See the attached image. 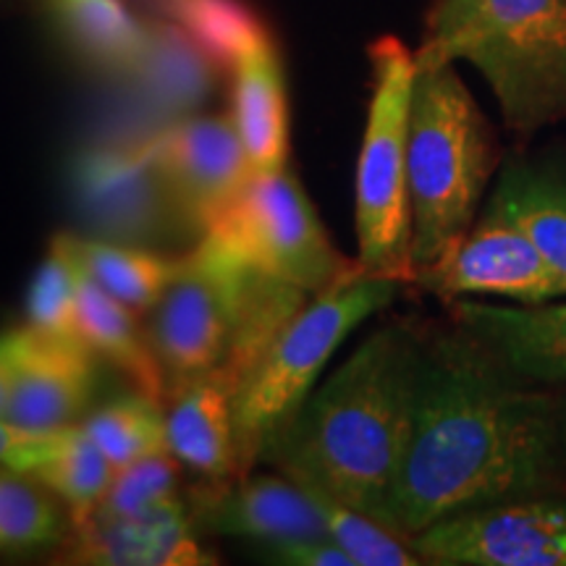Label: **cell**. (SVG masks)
<instances>
[{"label": "cell", "mask_w": 566, "mask_h": 566, "mask_svg": "<svg viewBox=\"0 0 566 566\" xmlns=\"http://www.w3.org/2000/svg\"><path fill=\"white\" fill-rule=\"evenodd\" d=\"M179 467L171 451L137 459L116 472L108 493L92 514L134 516L174 499L179 488Z\"/></svg>", "instance_id": "obj_30"}, {"label": "cell", "mask_w": 566, "mask_h": 566, "mask_svg": "<svg viewBox=\"0 0 566 566\" xmlns=\"http://www.w3.org/2000/svg\"><path fill=\"white\" fill-rule=\"evenodd\" d=\"M407 541L438 566H566V499L548 493L470 509Z\"/></svg>", "instance_id": "obj_10"}, {"label": "cell", "mask_w": 566, "mask_h": 566, "mask_svg": "<svg viewBox=\"0 0 566 566\" xmlns=\"http://www.w3.org/2000/svg\"><path fill=\"white\" fill-rule=\"evenodd\" d=\"M415 283L446 302L478 294L514 304L566 300V283L493 200L436 265L415 275Z\"/></svg>", "instance_id": "obj_11"}, {"label": "cell", "mask_w": 566, "mask_h": 566, "mask_svg": "<svg viewBox=\"0 0 566 566\" xmlns=\"http://www.w3.org/2000/svg\"><path fill=\"white\" fill-rule=\"evenodd\" d=\"M80 281L82 268L61 239L53 237L51 252L34 273L27 296V325L45 336L84 342L80 331Z\"/></svg>", "instance_id": "obj_28"}, {"label": "cell", "mask_w": 566, "mask_h": 566, "mask_svg": "<svg viewBox=\"0 0 566 566\" xmlns=\"http://www.w3.org/2000/svg\"><path fill=\"white\" fill-rule=\"evenodd\" d=\"M116 472L118 470L103 454L101 446L92 441L82 422H76L66 430L59 451L45 464H40L32 478H38L59 495L69 509L71 525H74V522L87 520L101 506Z\"/></svg>", "instance_id": "obj_26"}, {"label": "cell", "mask_w": 566, "mask_h": 566, "mask_svg": "<svg viewBox=\"0 0 566 566\" xmlns=\"http://www.w3.org/2000/svg\"><path fill=\"white\" fill-rule=\"evenodd\" d=\"M116 470L166 449V409L145 394H124L97 407L82 422Z\"/></svg>", "instance_id": "obj_27"}, {"label": "cell", "mask_w": 566, "mask_h": 566, "mask_svg": "<svg viewBox=\"0 0 566 566\" xmlns=\"http://www.w3.org/2000/svg\"><path fill=\"white\" fill-rule=\"evenodd\" d=\"M195 527L210 535H244L254 541L328 537L313 493L292 478L239 475L223 483L205 480L187 499Z\"/></svg>", "instance_id": "obj_15"}, {"label": "cell", "mask_w": 566, "mask_h": 566, "mask_svg": "<svg viewBox=\"0 0 566 566\" xmlns=\"http://www.w3.org/2000/svg\"><path fill=\"white\" fill-rule=\"evenodd\" d=\"M415 59L472 63L516 134L566 118V0H438Z\"/></svg>", "instance_id": "obj_3"}, {"label": "cell", "mask_w": 566, "mask_h": 566, "mask_svg": "<svg viewBox=\"0 0 566 566\" xmlns=\"http://www.w3.org/2000/svg\"><path fill=\"white\" fill-rule=\"evenodd\" d=\"M63 247L76 260V265L90 275L97 286L132 310H153L163 292L171 286L181 268V258L145 250V247L105 242L95 237L59 233Z\"/></svg>", "instance_id": "obj_22"}, {"label": "cell", "mask_w": 566, "mask_h": 566, "mask_svg": "<svg viewBox=\"0 0 566 566\" xmlns=\"http://www.w3.org/2000/svg\"><path fill=\"white\" fill-rule=\"evenodd\" d=\"M420 359L422 336L412 325L378 328L310 394L263 462L378 520L412 433Z\"/></svg>", "instance_id": "obj_2"}, {"label": "cell", "mask_w": 566, "mask_h": 566, "mask_svg": "<svg viewBox=\"0 0 566 566\" xmlns=\"http://www.w3.org/2000/svg\"><path fill=\"white\" fill-rule=\"evenodd\" d=\"M168 195L197 237H205L252 176L237 126L226 116H184L147 134Z\"/></svg>", "instance_id": "obj_12"}, {"label": "cell", "mask_w": 566, "mask_h": 566, "mask_svg": "<svg viewBox=\"0 0 566 566\" xmlns=\"http://www.w3.org/2000/svg\"><path fill=\"white\" fill-rule=\"evenodd\" d=\"M160 19L171 21L202 48L221 71L273 42L265 21L247 0H150Z\"/></svg>", "instance_id": "obj_24"}, {"label": "cell", "mask_w": 566, "mask_h": 566, "mask_svg": "<svg viewBox=\"0 0 566 566\" xmlns=\"http://www.w3.org/2000/svg\"><path fill=\"white\" fill-rule=\"evenodd\" d=\"M13 380V331L0 334V417L6 420V407H9Z\"/></svg>", "instance_id": "obj_33"}, {"label": "cell", "mask_w": 566, "mask_h": 566, "mask_svg": "<svg viewBox=\"0 0 566 566\" xmlns=\"http://www.w3.org/2000/svg\"><path fill=\"white\" fill-rule=\"evenodd\" d=\"M55 30L84 66L129 76L150 42V24L122 0H51Z\"/></svg>", "instance_id": "obj_21"}, {"label": "cell", "mask_w": 566, "mask_h": 566, "mask_svg": "<svg viewBox=\"0 0 566 566\" xmlns=\"http://www.w3.org/2000/svg\"><path fill=\"white\" fill-rule=\"evenodd\" d=\"M101 357L87 342L13 331V380L6 420L34 433L76 424L97 391Z\"/></svg>", "instance_id": "obj_13"}, {"label": "cell", "mask_w": 566, "mask_h": 566, "mask_svg": "<svg viewBox=\"0 0 566 566\" xmlns=\"http://www.w3.org/2000/svg\"><path fill=\"white\" fill-rule=\"evenodd\" d=\"M454 323L478 336L520 378L566 384V302L485 304L454 300Z\"/></svg>", "instance_id": "obj_16"}, {"label": "cell", "mask_w": 566, "mask_h": 566, "mask_svg": "<svg viewBox=\"0 0 566 566\" xmlns=\"http://www.w3.org/2000/svg\"><path fill=\"white\" fill-rule=\"evenodd\" d=\"M205 237L313 296L363 268L336 250L289 168L252 171Z\"/></svg>", "instance_id": "obj_7"}, {"label": "cell", "mask_w": 566, "mask_h": 566, "mask_svg": "<svg viewBox=\"0 0 566 566\" xmlns=\"http://www.w3.org/2000/svg\"><path fill=\"white\" fill-rule=\"evenodd\" d=\"M562 446H566V409H562Z\"/></svg>", "instance_id": "obj_34"}, {"label": "cell", "mask_w": 566, "mask_h": 566, "mask_svg": "<svg viewBox=\"0 0 566 566\" xmlns=\"http://www.w3.org/2000/svg\"><path fill=\"white\" fill-rule=\"evenodd\" d=\"M166 449L210 483L239 478L233 391L221 378L205 375L168 399Z\"/></svg>", "instance_id": "obj_17"}, {"label": "cell", "mask_w": 566, "mask_h": 566, "mask_svg": "<svg viewBox=\"0 0 566 566\" xmlns=\"http://www.w3.org/2000/svg\"><path fill=\"white\" fill-rule=\"evenodd\" d=\"M137 310L111 296L82 271L80 281V331L97 357L116 367L139 394L166 401V373L153 349L147 325L137 321Z\"/></svg>", "instance_id": "obj_20"}, {"label": "cell", "mask_w": 566, "mask_h": 566, "mask_svg": "<svg viewBox=\"0 0 566 566\" xmlns=\"http://www.w3.org/2000/svg\"><path fill=\"white\" fill-rule=\"evenodd\" d=\"M495 163L491 126L454 63L417 69L407 145L415 275L470 231Z\"/></svg>", "instance_id": "obj_4"}, {"label": "cell", "mask_w": 566, "mask_h": 566, "mask_svg": "<svg viewBox=\"0 0 566 566\" xmlns=\"http://www.w3.org/2000/svg\"><path fill=\"white\" fill-rule=\"evenodd\" d=\"M66 430L69 428L53 430V433H34V430H24L0 417V464L6 470L32 475L40 464H45L59 451Z\"/></svg>", "instance_id": "obj_31"}, {"label": "cell", "mask_w": 566, "mask_h": 566, "mask_svg": "<svg viewBox=\"0 0 566 566\" xmlns=\"http://www.w3.org/2000/svg\"><path fill=\"white\" fill-rule=\"evenodd\" d=\"M71 189L95 239L155 252L200 242L176 210L147 137L84 147L71 163Z\"/></svg>", "instance_id": "obj_9"}, {"label": "cell", "mask_w": 566, "mask_h": 566, "mask_svg": "<svg viewBox=\"0 0 566 566\" xmlns=\"http://www.w3.org/2000/svg\"><path fill=\"white\" fill-rule=\"evenodd\" d=\"M422 338L412 433L378 522L401 537L470 509L548 495L562 409L470 331Z\"/></svg>", "instance_id": "obj_1"}, {"label": "cell", "mask_w": 566, "mask_h": 566, "mask_svg": "<svg viewBox=\"0 0 566 566\" xmlns=\"http://www.w3.org/2000/svg\"><path fill=\"white\" fill-rule=\"evenodd\" d=\"M491 200L527 233L566 283V174L556 168L514 166L501 176Z\"/></svg>", "instance_id": "obj_23"}, {"label": "cell", "mask_w": 566, "mask_h": 566, "mask_svg": "<svg viewBox=\"0 0 566 566\" xmlns=\"http://www.w3.org/2000/svg\"><path fill=\"white\" fill-rule=\"evenodd\" d=\"M260 554L273 564L289 566H354L352 558L331 537H283V541H260Z\"/></svg>", "instance_id": "obj_32"}, {"label": "cell", "mask_w": 566, "mask_h": 566, "mask_svg": "<svg viewBox=\"0 0 566 566\" xmlns=\"http://www.w3.org/2000/svg\"><path fill=\"white\" fill-rule=\"evenodd\" d=\"M401 286L396 279L359 268L325 292L315 294L275 336L263 357L233 391V433H237L239 475L263 462L265 451L315 391L323 367L344 338L386 310Z\"/></svg>", "instance_id": "obj_5"}, {"label": "cell", "mask_w": 566, "mask_h": 566, "mask_svg": "<svg viewBox=\"0 0 566 566\" xmlns=\"http://www.w3.org/2000/svg\"><path fill=\"white\" fill-rule=\"evenodd\" d=\"M231 122L252 171H281L289 160V105L275 42L244 55L233 69Z\"/></svg>", "instance_id": "obj_18"}, {"label": "cell", "mask_w": 566, "mask_h": 566, "mask_svg": "<svg viewBox=\"0 0 566 566\" xmlns=\"http://www.w3.org/2000/svg\"><path fill=\"white\" fill-rule=\"evenodd\" d=\"M61 562L97 566L216 564L200 543L187 501L179 495L134 516L90 514L61 543Z\"/></svg>", "instance_id": "obj_14"}, {"label": "cell", "mask_w": 566, "mask_h": 566, "mask_svg": "<svg viewBox=\"0 0 566 566\" xmlns=\"http://www.w3.org/2000/svg\"><path fill=\"white\" fill-rule=\"evenodd\" d=\"M71 533V514L51 488L24 472H0V551L27 554L59 546Z\"/></svg>", "instance_id": "obj_25"}, {"label": "cell", "mask_w": 566, "mask_h": 566, "mask_svg": "<svg viewBox=\"0 0 566 566\" xmlns=\"http://www.w3.org/2000/svg\"><path fill=\"white\" fill-rule=\"evenodd\" d=\"M218 74L221 69L187 32L160 19L150 24L147 51L129 76L147 108L171 124L208 103Z\"/></svg>", "instance_id": "obj_19"}, {"label": "cell", "mask_w": 566, "mask_h": 566, "mask_svg": "<svg viewBox=\"0 0 566 566\" xmlns=\"http://www.w3.org/2000/svg\"><path fill=\"white\" fill-rule=\"evenodd\" d=\"M252 265L202 237L184 252L171 286L155 302L147 334L166 373L168 399L192 380L221 370L242 315ZM166 399V401H168Z\"/></svg>", "instance_id": "obj_8"}, {"label": "cell", "mask_w": 566, "mask_h": 566, "mask_svg": "<svg viewBox=\"0 0 566 566\" xmlns=\"http://www.w3.org/2000/svg\"><path fill=\"white\" fill-rule=\"evenodd\" d=\"M313 493V499L321 506L325 533L346 556L352 558L354 566H420L424 564L420 554L409 546L407 537L394 533L384 522L375 516L359 512L331 499V495Z\"/></svg>", "instance_id": "obj_29"}, {"label": "cell", "mask_w": 566, "mask_h": 566, "mask_svg": "<svg viewBox=\"0 0 566 566\" xmlns=\"http://www.w3.org/2000/svg\"><path fill=\"white\" fill-rule=\"evenodd\" d=\"M373 95L357 160V263L401 283L415 281L409 216V108L417 76L415 53L399 38L370 48Z\"/></svg>", "instance_id": "obj_6"}]
</instances>
